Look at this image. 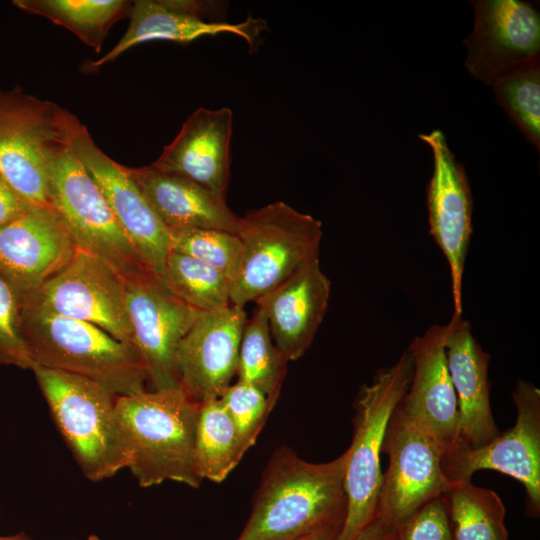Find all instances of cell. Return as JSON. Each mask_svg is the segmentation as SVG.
<instances>
[{"instance_id": "ac0fdd59", "label": "cell", "mask_w": 540, "mask_h": 540, "mask_svg": "<svg viewBox=\"0 0 540 540\" xmlns=\"http://www.w3.org/2000/svg\"><path fill=\"white\" fill-rule=\"evenodd\" d=\"M448 323L415 337L408 350L413 372L400 406L437 444L442 455L459 443V409L445 355Z\"/></svg>"}, {"instance_id": "8992f818", "label": "cell", "mask_w": 540, "mask_h": 540, "mask_svg": "<svg viewBox=\"0 0 540 540\" xmlns=\"http://www.w3.org/2000/svg\"><path fill=\"white\" fill-rule=\"evenodd\" d=\"M413 372L407 349L363 384L354 403V433L346 450L345 517L336 540H353L375 517L383 478L380 456L386 427L408 390Z\"/></svg>"}, {"instance_id": "1f68e13d", "label": "cell", "mask_w": 540, "mask_h": 540, "mask_svg": "<svg viewBox=\"0 0 540 540\" xmlns=\"http://www.w3.org/2000/svg\"><path fill=\"white\" fill-rule=\"evenodd\" d=\"M20 309V298L0 275V364L32 370L34 362L21 334Z\"/></svg>"}, {"instance_id": "603a6c76", "label": "cell", "mask_w": 540, "mask_h": 540, "mask_svg": "<svg viewBox=\"0 0 540 540\" xmlns=\"http://www.w3.org/2000/svg\"><path fill=\"white\" fill-rule=\"evenodd\" d=\"M127 169L170 231L212 228L237 234L240 217L205 187L151 165Z\"/></svg>"}, {"instance_id": "f546056e", "label": "cell", "mask_w": 540, "mask_h": 540, "mask_svg": "<svg viewBox=\"0 0 540 540\" xmlns=\"http://www.w3.org/2000/svg\"><path fill=\"white\" fill-rule=\"evenodd\" d=\"M170 232L172 251L211 266L232 284L239 271L243 251L237 234L212 228H186Z\"/></svg>"}, {"instance_id": "7c38bea8", "label": "cell", "mask_w": 540, "mask_h": 540, "mask_svg": "<svg viewBox=\"0 0 540 540\" xmlns=\"http://www.w3.org/2000/svg\"><path fill=\"white\" fill-rule=\"evenodd\" d=\"M132 342L153 390L179 388L177 351L200 311L155 276L126 282Z\"/></svg>"}, {"instance_id": "9a60e30c", "label": "cell", "mask_w": 540, "mask_h": 540, "mask_svg": "<svg viewBox=\"0 0 540 540\" xmlns=\"http://www.w3.org/2000/svg\"><path fill=\"white\" fill-rule=\"evenodd\" d=\"M433 154V174L427 186L429 233L450 269L454 313L462 315V282L473 233V199L467 174L450 150L441 130L419 134Z\"/></svg>"}, {"instance_id": "277c9868", "label": "cell", "mask_w": 540, "mask_h": 540, "mask_svg": "<svg viewBox=\"0 0 540 540\" xmlns=\"http://www.w3.org/2000/svg\"><path fill=\"white\" fill-rule=\"evenodd\" d=\"M82 123L53 101L0 87V174L34 206H51L49 169Z\"/></svg>"}, {"instance_id": "83f0119b", "label": "cell", "mask_w": 540, "mask_h": 540, "mask_svg": "<svg viewBox=\"0 0 540 540\" xmlns=\"http://www.w3.org/2000/svg\"><path fill=\"white\" fill-rule=\"evenodd\" d=\"M166 281L175 295L200 312H213L231 305V281L188 255L170 251L166 260Z\"/></svg>"}, {"instance_id": "ffe728a7", "label": "cell", "mask_w": 540, "mask_h": 540, "mask_svg": "<svg viewBox=\"0 0 540 540\" xmlns=\"http://www.w3.org/2000/svg\"><path fill=\"white\" fill-rule=\"evenodd\" d=\"M232 119V111L226 107L197 109L151 166L187 178L225 199L230 178Z\"/></svg>"}, {"instance_id": "5bb4252c", "label": "cell", "mask_w": 540, "mask_h": 540, "mask_svg": "<svg viewBox=\"0 0 540 540\" xmlns=\"http://www.w3.org/2000/svg\"><path fill=\"white\" fill-rule=\"evenodd\" d=\"M474 28L464 40L465 66L485 84L540 62V15L521 0H477Z\"/></svg>"}, {"instance_id": "4fadbf2b", "label": "cell", "mask_w": 540, "mask_h": 540, "mask_svg": "<svg viewBox=\"0 0 540 540\" xmlns=\"http://www.w3.org/2000/svg\"><path fill=\"white\" fill-rule=\"evenodd\" d=\"M72 150L96 182L118 224L146 266L166 281V260L171 251V232L154 211L126 166L105 154L82 124Z\"/></svg>"}, {"instance_id": "6da1fadb", "label": "cell", "mask_w": 540, "mask_h": 540, "mask_svg": "<svg viewBox=\"0 0 540 540\" xmlns=\"http://www.w3.org/2000/svg\"><path fill=\"white\" fill-rule=\"evenodd\" d=\"M346 462V451L330 462L310 463L288 447L277 449L237 540H296L343 523Z\"/></svg>"}, {"instance_id": "9c48e42d", "label": "cell", "mask_w": 540, "mask_h": 540, "mask_svg": "<svg viewBox=\"0 0 540 540\" xmlns=\"http://www.w3.org/2000/svg\"><path fill=\"white\" fill-rule=\"evenodd\" d=\"M516 406L515 425L488 443L468 448L458 446L442 455L441 465L452 482L471 480L479 470H494L520 482L526 492V513L540 514V390L519 380L512 392Z\"/></svg>"}, {"instance_id": "e0dca14e", "label": "cell", "mask_w": 540, "mask_h": 540, "mask_svg": "<svg viewBox=\"0 0 540 540\" xmlns=\"http://www.w3.org/2000/svg\"><path fill=\"white\" fill-rule=\"evenodd\" d=\"M247 320L244 308L232 304L200 312L177 351L179 384L190 399L219 398L230 386Z\"/></svg>"}, {"instance_id": "ba28073f", "label": "cell", "mask_w": 540, "mask_h": 540, "mask_svg": "<svg viewBox=\"0 0 540 540\" xmlns=\"http://www.w3.org/2000/svg\"><path fill=\"white\" fill-rule=\"evenodd\" d=\"M48 195L50 205L64 221L77 248L104 261L126 282L155 276L72 148L51 165Z\"/></svg>"}, {"instance_id": "f1b7e54d", "label": "cell", "mask_w": 540, "mask_h": 540, "mask_svg": "<svg viewBox=\"0 0 540 540\" xmlns=\"http://www.w3.org/2000/svg\"><path fill=\"white\" fill-rule=\"evenodd\" d=\"M496 101L526 138L540 149V62L515 70L493 85Z\"/></svg>"}, {"instance_id": "e575fe53", "label": "cell", "mask_w": 540, "mask_h": 540, "mask_svg": "<svg viewBox=\"0 0 540 540\" xmlns=\"http://www.w3.org/2000/svg\"><path fill=\"white\" fill-rule=\"evenodd\" d=\"M353 540H396V526L375 516Z\"/></svg>"}, {"instance_id": "8fae6325", "label": "cell", "mask_w": 540, "mask_h": 540, "mask_svg": "<svg viewBox=\"0 0 540 540\" xmlns=\"http://www.w3.org/2000/svg\"><path fill=\"white\" fill-rule=\"evenodd\" d=\"M21 302L91 323L133 344L126 281L104 261L79 248L63 269Z\"/></svg>"}, {"instance_id": "d4e9b609", "label": "cell", "mask_w": 540, "mask_h": 540, "mask_svg": "<svg viewBox=\"0 0 540 540\" xmlns=\"http://www.w3.org/2000/svg\"><path fill=\"white\" fill-rule=\"evenodd\" d=\"M448 513L452 540H508L506 509L497 493L455 482L442 495Z\"/></svg>"}, {"instance_id": "44dd1931", "label": "cell", "mask_w": 540, "mask_h": 540, "mask_svg": "<svg viewBox=\"0 0 540 540\" xmlns=\"http://www.w3.org/2000/svg\"><path fill=\"white\" fill-rule=\"evenodd\" d=\"M331 282L319 259L309 262L255 302L264 309L271 337L287 361L302 357L328 310Z\"/></svg>"}, {"instance_id": "d6a6232c", "label": "cell", "mask_w": 540, "mask_h": 540, "mask_svg": "<svg viewBox=\"0 0 540 540\" xmlns=\"http://www.w3.org/2000/svg\"><path fill=\"white\" fill-rule=\"evenodd\" d=\"M396 540H452L442 496L427 502L397 525Z\"/></svg>"}, {"instance_id": "7402d4cb", "label": "cell", "mask_w": 540, "mask_h": 540, "mask_svg": "<svg viewBox=\"0 0 540 540\" xmlns=\"http://www.w3.org/2000/svg\"><path fill=\"white\" fill-rule=\"evenodd\" d=\"M448 326L445 355L458 402V446L476 448L500 433L490 405V355L478 343L471 324L462 315L453 314Z\"/></svg>"}, {"instance_id": "836d02e7", "label": "cell", "mask_w": 540, "mask_h": 540, "mask_svg": "<svg viewBox=\"0 0 540 540\" xmlns=\"http://www.w3.org/2000/svg\"><path fill=\"white\" fill-rule=\"evenodd\" d=\"M32 206L10 183L0 174V226L18 218Z\"/></svg>"}, {"instance_id": "3957f363", "label": "cell", "mask_w": 540, "mask_h": 540, "mask_svg": "<svg viewBox=\"0 0 540 540\" xmlns=\"http://www.w3.org/2000/svg\"><path fill=\"white\" fill-rule=\"evenodd\" d=\"M20 328L34 366L86 377L118 396L146 390V371L134 345L91 323L21 302Z\"/></svg>"}, {"instance_id": "4316f807", "label": "cell", "mask_w": 540, "mask_h": 540, "mask_svg": "<svg viewBox=\"0 0 540 540\" xmlns=\"http://www.w3.org/2000/svg\"><path fill=\"white\" fill-rule=\"evenodd\" d=\"M288 361L275 345L264 309L257 306L243 330L237 364L238 381L260 390L270 406L276 404Z\"/></svg>"}, {"instance_id": "2e32d148", "label": "cell", "mask_w": 540, "mask_h": 540, "mask_svg": "<svg viewBox=\"0 0 540 540\" xmlns=\"http://www.w3.org/2000/svg\"><path fill=\"white\" fill-rule=\"evenodd\" d=\"M77 246L52 206H32L0 226V275L20 301L63 269Z\"/></svg>"}, {"instance_id": "74e56055", "label": "cell", "mask_w": 540, "mask_h": 540, "mask_svg": "<svg viewBox=\"0 0 540 540\" xmlns=\"http://www.w3.org/2000/svg\"><path fill=\"white\" fill-rule=\"evenodd\" d=\"M86 540H100L96 535H89Z\"/></svg>"}, {"instance_id": "8d00e7d4", "label": "cell", "mask_w": 540, "mask_h": 540, "mask_svg": "<svg viewBox=\"0 0 540 540\" xmlns=\"http://www.w3.org/2000/svg\"><path fill=\"white\" fill-rule=\"evenodd\" d=\"M0 540H32L25 532H19L14 535L0 536Z\"/></svg>"}, {"instance_id": "52a82bcc", "label": "cell", "mask_w": 540, "mask_h": 540, "mask_svg": "<svg viewBox=\"0 0 540 540\" xmlns=\"http://www.w3.org/2000/svg\"><path fill=\"white\" fill-rule=\"evenodd\" d=\"M322 235L321 221L282 201L240 217L237 236L243 251L231 304L244 308L319 259Z\"/></svg>"}, {"instance_id": "d6986e66", "label": "cell", "mask_w": 540, "mask_h": 540, "mask_svg": "<svg viewBox=\"0 0 540 540\" xmlns=\"http://www.w3.org/2000/svg\"><path fill=\"white\" fill-rule=\"evenodd\" d=\"M211 4L184 0H136L132 2L129 25L117 44L90 68H100L139 44L164 40L189 43L206 35L232 33L244 38L250 47L256 43L263 21L248 18L241 23L210 21Z\"/></svg>"}, {"instance_id": "484cf974", "label": "cell", "mask_w": 540, "mask_h": 540, "mask_svg": "<svg viewBox=\"0 0 540 540\" xmlns=\"http://www.w3.org/2000/svg\"><path fill=\"white\" fill-rule=\"evenodd\" d=\"M246 451L220 398L199 403L195 461L200 478L222 482Z\"/></svg>"}, {"instance_id": "5b68a950", "label": "cell", "mask_w": 540, "mask_h": 540, "mask_svg": "<svg viewBox=\"0 0 540 540\" xmlns=\"http://www.w3.org/2000/svg\"><path fill=\"white\" fill-rule=\"evenodd\" d=\"M32 371L83 474L101 481L127 468L128 453L116 416L117 395L77 374L39 365Z\"/></svg>"}, {"instance_id": "d590c367", "label": "cell", "mask_w": 540, "mask_h": 540, "mask_svg": "<svg viewBox=\"0 0 540 540\" xmlns=\"http://www.w3.org/2000/svg\"><path fill=\"white\" fill-rule=\"evenodd\" d=\"M342 523L334 524L314 532H311L307 535H304L296 540H336Z\"/></svg>"}, {"instance_id": "7a4b0ae2", "label": "cell", "mask_w": 540, "mask_h": 540, "mask_svg": "<svg viewBox=\"0 0 540 540\" xmlns=\"http://www.w3.org/2000/svg\"><path fill=\"white\" fill-rule=\"evenodd\" d=\"M199 403L181 387L116 398V416L128 466L141 487L175 481L198 488L195 461Z\"/></svg>"}, {"instance_id": "4dcf8cb0", "label": "cell", "mask_w": 540, "mask_h": 540, "mask_svg": "<svg viewBox=\"0 0 540 540\" xmlns=\"http://www.w3.org/2000/svg\"><path fill=\"white\" fill-rule=\"evenodd\" d=\"M238 432L247 452L272 410L267 397L254 386L237 381L230 384L219 397Z\"/></svg>"}, {"instance_id": "30bf717a", "label": "cell", "mask_w": 540, "mask_h": 540, "mask_svg": "<svg viewBox=\"0 0 540 540\" xmlns=\"http://www.w3.org/2000/svg\"><path fill=\"white\" fill-rule=\"evenodd\" d=\"M382 453L389 464L383 474L376 515L397 526L451 486L445 476L442 452L433 439L402 409L392 413Z\"/></svg>"}, {"instance_id": "cb8c5ba5", "label": "cell", "mask_w": 540, "mask_h": 540, "mask_svg": "<svg viewBox=\"0 0 540 540\" xmlns=\"http://www.w3.org/2000/svg\"><path fill=\"white\" fill-rule=\"evenodd\" d=\"M12 3L66 28L97 53L111 27L129 17L132 7V2L125 0H14Z\"/></svg>"}]
</instances>
